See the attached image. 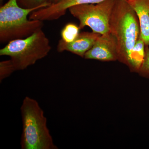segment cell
Segmentation results:
<instances>
[{
    "label": "cell",
    "instance_id": "6da1fadb",
    "mask_svg": "<svg viewBox=\"0 0 149 149\" xmlns=\"http://www.w3.org/2000/svg\"><path fill=\"white\" fill-rule=\"evenodd\" d=\"M22 149H58L47 125L44 111L35 99L27 96L20 107Z\"/></svg>",
    "mask_w": 149,
    "mask_h": 149
},
{
    "label": "cell",
    "instance_id": "7a4b0ae2",
    "mask_svg": "<svg viewBox=\"0 0 149 149\" xmlns=\"http://www.w3.org/2000/svg\"><path fill=\"white\" fill-rule=\"evenodd\" d=\"M109 31L117 42L118 60L128 64L130 51L141 32L138 16L127 0H116L110 19Z\"/></svg>",
    "mask_w": 149,
    "mask_h": 149
},
{
    "label": "cell",
    "instance_id": "3957f363",
    "mask_svg": "<svg viewBox=\"0 0 149 149\" xmlns=\"http://www.w3.org/2000/svg\"><path fill=\"white\" fill-rule=\"evenodd\" d=\"M40 8H24L19 6L17 0H9L0 8V42H9L24 39L42 29L43 21L29 19L28 15Z\"/></svg>",
    "mask_w": 149,
    "mask_h": 149
},
{
    "label": "cell",
    "instance_id": "277c9868",
    "mask_svg": "<svg viewBox=\"0 0 149 149\" xmlns=\"http://www.w3.org/2000/svg\"><path fill=\"white\" fill-rule=\"evenodd\" d=\"M51 49L49 40L40 29L26 38L9 42L0 49V56H8L16 71L22 70L46 57Z\"/></svg>",
    "mask_w": 149,
    "mask_h": 149
},
{
    "label": "cell",
    "instance_id": "5b68a950",
    "mask_svg": "<svg viewBox=\"0 0 149 149\" xmlns=\"http://www.w3.org/2000/svg\"><path fill=\"white\" fill-rule=\"evenodd\" d=\"M115 1L107 0L98 3L74 6L68 10L79 20L80 29L88 26L93 32L104 35L110 32V19Z\"/></svg>",
    "mask_w": 149,
    "mask_h": 149
},
{
    "label": "cell",
    "instance_id": "8992f818",
    "mask_svg": "<svg viewBox=\"0 0 149 149\" xmlns=\"http://www.w3.org/2000/svg\"><path fill=\"white\" fill-rule=\"evenodd\" d=\"M107 0H59L45 8L33 12L29 15V19L42 21L56 20L65 15L67 10L74 6L86 4H96Z\"/></svg>",
    "mask_w": 149,
    "mask_h": 149
},
{
    "label": "cell",
    "instance_id": "52a82bcc",
    "mask_svg": "<svg viewBox=\"0 0 149 149\" xmlns=\"http://www.w3.org/2000/svg\"><path fill=\"white\" fill-rule=\"evenodd\" d=\"M84 58L103 61L118 60L116 39L110 32L101 35L93 47L85 54Z\"/></svg>",
    "mask_w": 149,
    "mask_h": 149
},
{
    "label": "cell",
    "instance_id": "ba28073f",
    "mask_svg": "<svg viewBox=\"0 0 149 149\" xmlns=\"http://www.w3.org/2000/svg\"><path fill=\"white\" fill-rule=\"evenodd\" d=\"M101 35L93 32H81L71 42L67 43L62 39L60 40L57 50L59 52L67 51L84 58L85 54L93 47Z\"/></svg>",
    "mask_w": 149,
    "mask_h": 149
},
{
    "label": "cell",
    "instance_id": "9c48e42d",
    "mask_svg": "<svg viewBox=\"0 0 149 149\" xmlns=\"http://www.w3.org/2000/svg\"><path fill=\"white\" fill-rule=\"evenodd\" d=\"M139 18L141 36L149 47V0H127Z\"/></svg>",
    "mask_w": 149,
    "mask_h": 149
},
{
    "label": "cell",
    "instance_id": "30bf717a",
    "mask_svg": "<svg viewBox=\"0 0 149 149\" xmlns=\"http://www.w3.org/2000/svg\"><path fill=\"white\" fill-rule=\"evenodd\" d=\"M146 47L141 34L130 51L128 57V64L132 70L139 72L142 66L146 55Z\"/></svg>",
    "mask_w": 149,
    "mask_h": 149
},
{
    "label": "cell",
    "instance_id": "8fae6325",
    "mask_svg": "<svg viewBox=\"0 0 149 149\" xmlns=\"http://www.w3.org/2000/svg\"><path fill=\"white\" fill-rule=\"evenodd\" d=\"M80 28L76 24L68 23L62 29L61 35V39L67 43L74 41L79 35Z\"/></svg>",
    "mask_w": 149,
    "mask_h": 149
},
{
    "label": "cell",
    "instance_id": "7c38bea8",
    "mask_svg": "<svg viewBox=\"0 0 149 149\" xmlns=\"http://www.w3.org/2000/svg\"><path fill=\"white\" fill-rule=\"evenodd\" d=\"M19 6L24 8H45L50 5L49 0H17Z\"/></svg>",
    "mask_w": 149,
    "mask_h": 149
},
{
    "label": "cell",
    "instance_id": "4fadbf2b",
    "mask_svg": "<svg viewBox=\"0 0 149 149\" xmlns=\"http://www.w3.org/2000/svg\"><path fill=\"white\" fill-rule=\"evenodd\" d=\"M16 71L13 63L10 59L0 62V81L9 77L14 71Z\"/></svg>",
    "mask_w": 149,
    "mask_h": 149
},
{
    "label": "cell",
    "instance_id": "5bb4252c",
    "mask_svg": "<svg viewBox=\"0 0 149 149\" xmlns=\"http://www.w3.org/2000/svg\"><path fill=\"white\" fill-rule=\"evenodd\" d=\"M139 72L149 77V47L148 46H146L145 59Z\"/></svg>",
    "mask_w": 149,
    "mask_h": 149
},
{
    "label": "cell",
    "instance_id": "9a60e30c",
    "mask_svg": "<svg viewBox=\"0 0 149 149\" xmlns=\"http://www.w3.org/2000/svg\"><path fill=\"white\" fill-rule=\"evenodd\" d=\"M59 0H49V1L51 4H52L57 2Z\"/></svg>",
    "mask_w": 149,
    "mask_h": 149
},
{
    "label": "cell",
    "instance_id": "2e32d148",
    "mask_svg": "<svg viewBox=\"0 0 149 149\" xmlns=\"http://www.w3.org/2000/svg\"><path fill=\"white\" fill-rule=\"evenodd\" d=\"M3 1L4 0H0V3H1V4L2 3Z\"/></svg>",
    "mask_w": 149,
    "mask_h": 149
}]
</instances>
